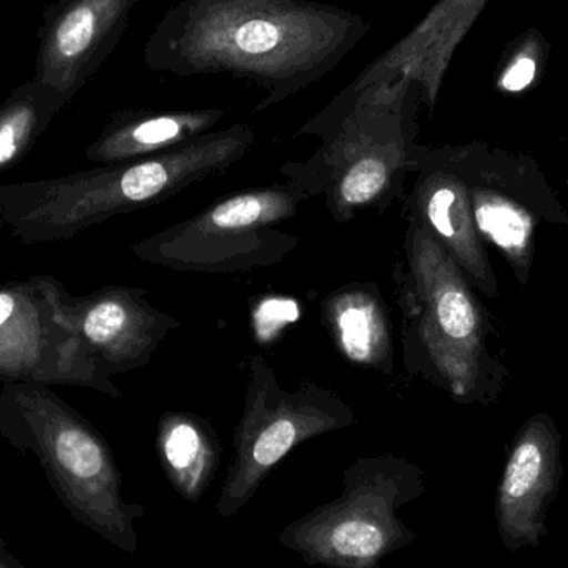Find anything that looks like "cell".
Masks as SVG:
<instances>
[{
    "label": "cell",
    "instance_id": "cell-19",
    "mask_svg": "<svg viewBox=\"0 0 568 568\" xmlns=\"http://www.w3.org/2000/svg\"><path fill=\"white\" fill-rule=\"evenodd\" d=\"M567 186H568V179H567ZM566 226H568V212H567V219H566Z\"/></svg>",
    "mask_w": 568,
    "mask_h": 568
},
{
    "label": "cell",
    "instance_id": "cell-5",
    "mask_svg": "<svg viewBox=\"0 0 568 568\" xmlns=\"http://www.w3.org/2000/svg\"><path fill=\"white\" fill-rule=\"evenodd\" d=\"M311 196L293 182L225 196L136 246V255L173 272L233 275L280 265L300 239L278 226Z\"/></svg>",
    "mask_w": 568,
    "mask_h": 568
},
{
    "label": "cell",
    "instance_id": "cell-15",
    "mask_svg": "<svg viewBox=\"0 0 568 568\" xmlns=\"http://www.w3.org/2000/svg\"><path fill=\"white\" fill-rule=\"evenodd\" d=\"M559 464V433L549 414L530 417L514 444L500 497L507 516L532 514L552 486Z\"/></svg>",
    "mask_w": 568,
    "mask_h": 568
},
{
    "label": "cell",
    "instance_id": "cell-3",
    "mask_svg": "<svg viewBox=\"0 0 568 568\" xmlns=\"http://www.w3.org/2000/svg\"><path fill=\"white\" fill-rule=\"evenodd\" d=\"M393 278L403 317L406 373L434 384L457 403L496 400L506 369L487 347L486 310L446 250L410 219Z\"/></svg>",
    "mask_w": 568,
    "mask_h": 568
},
{
    "label": "cell",
    "instance_id": "cell-17",
    "mask_svg": "<svg viewBox=\"0 0 568 568\" xmlns=\"http://www.w3.org/2000/svg\"><path fill=\"white\" fill-rule=\"evenodd\" d=\"M13 307H16V301L10 294H0V326L12 316Z\"/></svg>",
    "mask_w": 568,
    "mask_h": 568
},
{
    "label": "cell",
    "instance_id": "cell-9",
    "mask_svg": "<svg viewBox=\"0 0 568 568\" xmlns=\"http://www.w3.org/2000/svg\"><path fill=\"white\" fill-rule=\"evenodd\" d=\"M143 0H55L43 10L36 77L63 103L115 52Z\"/></svg>",
    "mask_w": 568,
    "mask_h": 568
},
{
    "label": "cell",
    "instance_id": "cell-20",
    "mask_svg": "<svg viewBox=\"0 0 568 568\" xmlns=\"http://www.w3.org/2000/svg\"><path fill=\"white\" fill-rule=\"evenodd\" d=\"M2 547H6V546H3L2 539H0V549H2Z\"/></svg>",
    "mask_w": 568,
    "mask_h": 568
},
{
    "label": "cell",
    "instance_id": "cell-14",
    "mask_svg": "<svg viewBox=\"0 0 568 568\" xmlns=\"http://www.w3.org/2000/svg\"><path fill=\"white\" fill-rule=\"evenodd\" d=\"M223 119L222 109L123 113L100 140L99 153L109 160L159 155L215 132Z\"/></svg>",
    "mask_w": 568,
    "mask_h": 568
},
{
    "label": "cell",
    "instance_id": "cell-4",
    "mask_svg": "<svg viewBox=\"0 0 568 568\" xmlns=\"http://www.w3.org/2000/svg\"><path fill=\"white\" fill-rule=\"evenodd\" d=\"M343 480V494L284 527L280 544L307 566L381 568L416 539L397 510L424 493L423 473L404 457L384 454L361 457Z\"/></svg>",
    "mask_w": 568,
    "mask_h": 568
},
{
    "label": "cell",
    "instance_id": "cell-7",
    "mask_svg": "<svg viewBox=\"0 0 568 568\" xmlns=\"http://www.w3.org/2000/svg\"><path fill=\"white\" fill-rule=\"evenodd\" d=\"M459 156L480 239L499 250L520 286H527L537 229L542 223L566 226L567 210L526 153L473 142L459 145Z\"/></svg>",
    "mask_w": 568,
    "mask_h": 568
},
{
    "label": "cell",
    "instance_id": "cell-6",
    "mask_svg": "<svg viewBox=\"0 0 568 568\" xmlns=\"http://www.w3.org/2000/svg\"><path fill=\"white\" fill-rule=\"evenodd\" d=\"M245 407L233 439V456L216 513L233 517L256 496L273 469L300 444L356 423L339 394L313 381L284 389L262 354L246 361Z\"/></svg>",
    "mask_w": 568,
    "mask_h": 568
},
{
    "label": "cell",
    "instance_id": "cell-8",
    "mask_svg": "<svg viewBox=\"0 0 568 568\" xmlns=\"http://www.w3.org/2000/svg\"><path fill=\"white\" fill-rule=\"evenodd\" d=\"M410 176L413 186L403 200L406 219L420 223L439 242L474 290L499 297V282L470 210L459 145L417 143Z\"/></svg>",
    "mask_w": 568,
    "mask_h": 568
},
{
    "label": "cell",
    "instance_id": "cell-13",
    "mask_svg": "<svg viewBox=\"0 0 568 568\" xmlns=\"http://www.w3.org/2000/svg\"><path fill=\"white\" fill-rule=\"evenodd\" d=\"M156 450L175 493L189 503H199L215 479L222 460V446L212 424L182 410L163 414Z\"/></svg>",
    "mask_w": 568,
    "mask_h": 568
},
{
    "label": "cell",
    "instance_id": "cell-1",
    "mask_svg": "<svg viewBox=\"0 0 568 568\" xmlns=\"http://www.w3.org/2000/svg\"><path fill=\"white\" fill-rule=\"evenodd\" d=\"M369 30L361 13L317 0H180L150 33L143 62L255 83L265 92L260 113L324 79Z\"/></svg>",
    "mask_w": 568,
    "mask_h": 568
},
{
    "label": "cell",
    "instance_id": "cell-10",
    "mask_svg": "<svg viewBox=\"0 0 568 568\" xmlns=\"http://www.w3.org/2000/svg\"><path fill=\"white\" fill-rule=\"evenodd\" d=\"M489 2L437 0L399 42L371 62L346 90H359L403 73L419 85L424 105L433 115L454 53Z\"/></svg>",
    "mask_w": 568,
    "mask_h": 568
},
{
    "label": "cell",
    "instance_id": "cell-12",
    "mask_svg": "<svg viewBox=\"0 0 568 568\" xmlns=\"http://www.w3.org/2000/svg\"><path fill=\"white\" fill-rule=\"evenodd\" d=\"M143 291H115L97 301L85 320L83 333L120 367L145 366L159 344L180 321L143 300Z\"/></svg>",
    "mask_w": 568,
    "mask_h": 568
},
{
    "label": "cell",
    "instance_id": "cell-18",
    "mask_svg": "<svg viewBox=\"0 0 568 568\" xmlns=\"http://www.w3.org/2000/svg\"><path fill=\"white\" fill-rule=\"evenodd\" d=\"M0 568H26L19 560L13 559L12 556L7 554L6 547L0 549Z\"/></svg>",
    "mask_w": 568,
    "mask_h": 568
},
{
    "label": "cell",
    "instance_id": "cell-2",
    "mask_svg": "<svg viewBox=\"0 0 568 568\" xmlns=\"http://www.w3.org/2000/svg\"><path fill=\"white\" fill-rule=\"evenodd\" d=\"M420 102L419 85L403 73L344 89L296 132L317 136L320 149L304 162L283 163L280 173L311 199L321 196L339 225L363 210L386 212L404 200Z\"/></svg>",
    "mask_w": 568,
    "mask_h": 568
},
{
    "label": "cell",
    "instance_id": "cell-11",
    "mask_svg": "<svg viewBox=\"0 0 568 568\" xmlns=\"http://www.w3.org/2000/svg\"><path fill=\"white\" fill-rule=\"evenodd\" d=\"M321 317L337 353L361 369L390 376L393 321L376 283H347L321 303Z\"/></svg>",
    "mask_w": 568,
    "mask_h": 568
},
{
    "label": "cell",
    "instance_id": "cell-16",
    "mask_svg": "<svg viewBox=\"0 0 568 568\" xmlns=\"http://www.w3.org/2000/svg\"><path fill=\"white\" fill-rule=\"evenodd\" d=\"M550 42L536 27L514 37L497 62L494 85L500 93L519 95L532 89L546 73Z\"/></svg>",
    "mask_w": 568,
    "mask_h": 568
}]
</instances>
